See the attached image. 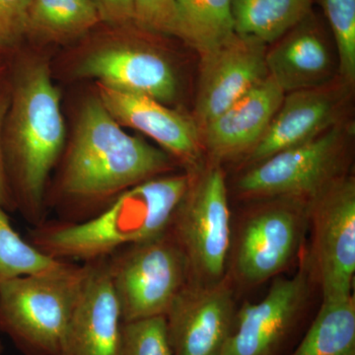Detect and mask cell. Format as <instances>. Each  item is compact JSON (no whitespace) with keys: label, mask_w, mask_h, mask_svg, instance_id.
Listing matches in <instances>:
<instances>
[{"label":"cell","mask_w":355,"mask_h":355,"mask_svg":"<svg viewBox=\"0 0 355 355\" xmlns=\"http://www.w3.org/2000/svg\"><path fill=\"white\" fill-rule=\"evenodd\" d=\"M60 171L46 191V205L58 220L79 223L151 178L174 172L177 162L163 149L128 135L99 98L83 105Z\"/></svg>","instance_id":"1"},{"label":"cell","mask_w":355,"mask_h":355,"mask_svg":"<svg viewBox=\"0 0 355 355\" xmlns=\"http://www.w3.org/2000/svg\"><path fill=\"white\" fill-rule=\"evenodd\" d=\"M2 137L4 168L16 211L32 226L48 219L46 191L64 151L60 96L41 58L16 60Z\"/></svg>","instance_id":"2"},{"label":"cell","mask_w":355,"mask_h":355,"mask_svg":"<svg viewBox=\"0 0 355 355\" xmlns=\"http://www.w3.org/2000/svg\"><path fill=\"white\" fill-rule=\"evenodd\" d=\"M191 179L193 173L187 171L151 178L121 193L88 220L46 219L32 226L26 239L55 260L83 263L109 257L121 248L164 235Z\"/></svg>","instance_id":"3"},{"label":"cell","mask_w":355,"mask_h":355,"mask_svg":"<svg viewBox=\"0 0 355 355\" xmlns=\"http://www.w3.org/2000/svg\"><path fill=\"white\" fill-rule=\"evenodd\" d=\"M84 263L26 275L0 286V333L24 355H60L85 277Z\"/></svg>","instance_id":"4"},{"label":"cell","mask_w":355,"mask_h":355,"mask_svg":"<svg viewBox=\"0 0 355 355\" xmlns=\"http://www.w3.org/2000/svg\"><path fill=\"white\" fill-rule=\"evenodd\" d=\"M354 125L345 120L315 139L248 166L236 183L247 200L275 198L309 200L347 174Z\"/></svg>","instance_id":"5"},{"label":"cell","mask_w":355,"mask_h":355,"mask_svg":"<svg viewBox=\"0 0 355 355\" xmlns=\"http://www.w3.org/2000/svg\"><path fill=\"white\" fill-rule=\"evenodd\" d=\"M168 233L183 252L189 282L211 284L225 277L231 247L230 209L225 174L219 163L193 173Z\"/></svg>","instance_id":"6"},{"label":"cell","mask_w":355,"mask_h":355,"mask_svg":"<svg viewBox=\"0 0 355 355\" xmlns=\"http://www.w3.org/2000/svg\"><path fill=\"white\" fill-rule=\"evenodd\" d=\"M110 279L121 320L164 316L189 280L183 252L167 232L121 248L108 257Z\"/></svg>","instance_id":"7"},{"label":"cell","mask_w":355,"mask_h":355,"mask_svg":"<svg viewBox=\"0 0 355 355\" xmlns=\"http://www.w3.org/2000/svg\"><path fill=\"white\" fill-rule=\"evenodd\" d=\"M311 263L323 302L352 294L355 273V180L343 175L308 202Z\"/></svg>","instance_id":"8"},{"label":"cell","mask_w":355,"mask_h":355,"mask_svg":"<svg viewBox=\"0 0 355 355\" xmlns=\"http://www.w3.org/2000/svg\"><path fill=\"white\" fill-rule=\"evenodd\" d=\"M307 227L308 200H263L238 230L235 277L245 284H260L279 275L298 253Z\"/></svg>","instance_id":"9"},{"label":"cell","mask_w":355,"mask_h":355,"mask_svg":"<svg viewBox=\"0 0 355 355\" xmlns=\"http://www.w3.org/2000/svg\"><path fill=\"white\" fill-rule=\"evenodd\" d=\"M354 86L338 76L324 85L284 94L265 135L245 156L246 164H256L284 149L309 141L347 120Z\"/></svg>","instance_id":"10"},{"label":"cell","mask_w":355,"mask_h":355,"mask_svg":"<svg viewBox=\"0 0 355 355\" xmlns=\"http://www.w3.org/2000/svg\"><path fill=\"white\" fill-rule=\"evenodd\" d=\"M235 316L227 277L211 284L188 280L165 315L172 355H220Z\"/></svg>","instance_id":"11"},{"label":"cell","mask_w":355,"mask_h":355,"mask_svg":"<svg viewBox=\"0 0 355 355\" xmlns=\"http://www.w3.org/2000/svg\"><path fill=\"white\" fill-rule=\"evenodd\" d=\"M308 296L304 261L293 277L275 279L261 301L243 306L220 355H275L297 323Z\"/></svg>","instance_id":"12"},{"label":"cell","mask_w":355,"mask_h":355,"mask_svg":"<svg viewBox=\"0 0 355 355\" xmlns=\"http://www.w3.org/2000/svg\"><path fill=\"white\" fill-rule=\"evenodd\" d=\"M268 44L235 33L225 43L200 55V83L193 121L200 128L268 77Z\"/></svg>","instance_id":"13"},{"label":"cell","mask_w":355,"mask_h":355,"mask_svg":"<svg viewBox=\"0 0 355 355\" xmlns=\"http://www.w3.org/2000/svg\"><path fill=\"white\" fill-rule=\"evenodd\" d=\"M77 76L97 79L105 87L146 95L167 105L176 99L172 64L157 49L140 40H125L96 49L77 64Z\"/></svg>","instance_id":"14"},{"label":"cell","mask_w":355,"mask_h":355,"mask_svg":"<svg viewBox=\"0 0 355 355\" xmlns=\"http://www.w3.org/2000/svg\"><path fill=\"white\" fill-rule=\"evenodd\" d=\"M97 96L119 125L135 128L153 139L186 171L200 170L202 139L193 119L148 96L121 92L100 84Z\"/></svg>","instance_id":"15"},{"label":"cell","mask_w":355,"mask_h":355,"mask_svg":"<svg viewBox=\"0 0 355 355\" xmlns=\"http://www.w3.org/2000/svg\"><path fill=\"white\" fill-rule=\"evenodd\" d=\"M83 263L85 277L60 355H116L123 320L110 279L108 257Z\"/></svg>","instance_id":"16"},{"label":"cell","mask_w":355,"mask_h":355,"mask_svg":"<svg viewBox=\"0 0 355 355\" xmlns=\"http://www.w3.org/2000/svg\"><path fill=\"white\" fill-rule=\"evenodd\" d=\"M266 60L268 76L286 94L318 87L340 76L338 60L314 11L268 44Z\"/></svg>","instance_id":"17"},{"label":"cell","mask_w":355,"mask_h":355,"mask_svg":"<svg viewBox=\"0 0 355 355\" xmlns=\"http://www.w3.org/2000/svg\"><path fill=\"white\" fill-rule=\"evenodd\" d=\"M286 93L270 76L200 128L202 148L220 163L245 157L258 144Z\"/></svg>","instance_id":"18"},{"label":"cell","mask_w":355,"mask_h":355,"mask_svg":"<svg viewBox=\"0 0 355 355\" xmlns=\"http://www.w3.org/2000/svg\"><path fill=\"white\" fill-rule=\"evenodd\" d=\"M235 33L232 0H177L171 36L200 55L214 51Z\"/></svg>","instance_id":"19"},{"label":"cell","mask_w":355,"mask_h":355,"mask_svg":"<svg viewBox=\"0 0 355 355\" xmlns=\"http://www.w3.org/2000/svg\"><path fill=\"white\" fill-rule=\"evenodd\" d=\"M99 23L91 0H32L26 38L44 44L69 43Z\"/></svg>","instance_id":"20"},{"label":"cell","mask_w":355,"mask_h":355,"mask_svg":"<svg viewBox=\"0 0 355 355\" xmlns=\"http://www.w3.org/2000/svg\"><path fill=\"white\" fill-rule=\"evenodd\" d=\"M315 0H232L235 32L268 44L313 11Z\"/></svg>","instance_id":"21"},{"label":"cell","mask_w":355,"mask_h":355,"mask_svg":"<svg viewBox=\"0 0 355 355\" xmlns=\"http://www.w3.org/2000/svg\"><path fill=\"white\" fill-rule=\"evenodd\" d=\"M291 355H355L354 295L322 303L309 330Z\"/></svg>","instance_id":"22"},{"label":"cell","mask_w":355,"mask_h":355,"mask_svg":"<svg viewBox=\"0 0 355 355\" xmlns=\"http://www.w3.org/2000/svg\"><path fill=\"white\" fill-rule=\"evenodd\" d=\"M7 214L0 207V286L17 277L58 272L71 263L40 252L14 229Z\"/></svg>","instance_id":"23"},{"label":"cell","mask_w":355,"mask_h":355,"mask_svg":"<svg viewBox=\"0 0 355 355\" xmlns=\"http://www.w3.org/2000/svg\"><path fill=\"white\" fill-rule=\"evenodd\" d=\"M336 44L338 76L355 83V0H318Z\"/></svg>","instance_id":"24"},{"label":"cell","mask_w":355,"mask_h":355,"mask_svg":"<svg viewBox=\"0 0 355 355\" xmlns=\"http://www.w3.org/2000/svg\"><path fill=\"white\" fill-rule=\"evenodd\" d=\"M116 355H172L165 317L123 322Z\"/></svg>","instance_id":"25"},{"label":"cell","mask_w":355,"mask_h":355,"mask_svg":"<svg viewBox=\"0 0 355 355\" xmlns=\"http://www.w3.org/2000/svg\"><path fill=\"white\" fill-rule=\"evenodd\" d=\"M32 0H0V53L18 50L27 35Z\"/></svg>","instance_id":"26"},{"label":"cell","mask_w":355,"mask_h":355,"mask_svg":"<svg viewBox=\"0 0 355 355\" xmlns=\"http://www.w3.org/2000/svg\"><path fill=\"white\" fill-rule=\"evenodd\" d=\"M135 26L153 35L171 36L177 0H133Z\"/></svg>","instance_id":"27"},{"label":"cell","mask_w":355,"mask_h":355,"mask_svg":"<svg viewBox=\"0 0 355 355\" xmlns=\"http://www.w3.org/2000/svg\"><path fill=\"white\" fill-rule=\"evenodd\" d=\"M11 102V80L8 69L0 73V207L7 212H16L15 203L7 183L6 168H4L2 137L4 123Z\"/></svg>","instance_id":"28"},{"label":"cell","mask_w":355,"mask_h":355,"mask_svg":"<svg viewBox=\"0 0 355 355\" xmlns=\"http://www.w3.org/2000/svg\"><path fill=\"white\" fill-rule=\"evenodd\" d=\"M99 14L101 23L114 29L135 26L133 0H91Z\"/></svg>","instance_id":"29"},{"label":"cell","mask_w":355,"mask_h":355,"mask_svg":"<svg viewBox=\"0 0 355 355\" xmlns=\"http://www.w3.org/2000/svg\"><path fill=\"white\" fill-rule=\"evenodd\" d=\"M6 57V55H3L0 53V73L7 69Z\"/></svg>","instance_id":"30"},{"label":"cell","mask_w":355,"mask_h":355,"mask_svg":"<svg viewBox=\"0 0 355 355\" xmlns=\"http://www.w3.org/2000/svg\"><path fill=\"white\" fill-rule=\"evenodd\" d=\"M3 345H2L1 340H0V354H1L2 352H3Z\"/></svg>","instance_id":"31"}]
</instances>
